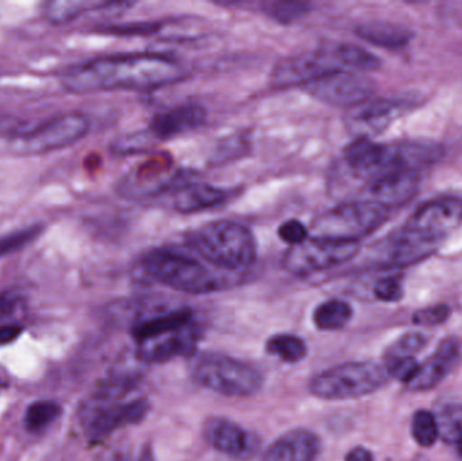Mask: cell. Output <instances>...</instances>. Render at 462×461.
<instances>
[{
  "instance_id": "cell-33",
  "label": "cell",
  "mask_w": 462,
  "mask_h": 461,
  "mask_svg": "<svg viewBox=\"0 0 462 461\" xmlns=\"http://www.w3.org/2000/svg\"><path fill=\"white\" fill-rule=\"evenodd\" d=\"M38 235H40L38 227H29V229L19 230V232L0 238V257L7 256V254L23 248L30 241L34 240Z\"/></svg>"
},
{
  "instance_id": "cell-38",
  "label": "cell",
  "mask_w": 462,
  "mask_h": 461,
  "mask_svg": "<svg viewBox=\"0 0 462 461\" xmlns=\"http://www.w3.org/2000/svg\"><path fill=\"white\" fill-rule=\"evenodd\" d=\"M162 23H134L126 24V26H111L106 27V32L111 34H152V32H159L162 29Z\"/></svg>"
},
{
  "instance_id": "cell-39",
  "label": "cell",
  "mask_w": 462,
  "mask_h": 461,
  "mask_svg": "<svg viewBox=\"0 0 462 461\" xmlns=\"http://www.w3.org/2000/svg\"><path fill=\"white\" fill-rule=\"evenodd\" d=\"M18 303V297L10 294V292H2V294H0V318L13 314Z\"/></svg>"
},
{
  "instance_id": "cell-13",
  "label": "cell",
  "mask_w": 462,
  "mask_h": 461,
  "mask_svg": "<svg viewBox=\"0 0 462 461\" xmlns=\"http://www.w3.org/2000/svg\"><path fill=\"white\" fill-rule=\"evenodd\" d=\"M406 108L407 106L399 100L369 99L349 108L345 122L353 135L369 140V137L385 132Z\"/></svg>"
},
{
  "instance_id": "cell-15",
  "label": "cell",
  "mask_w": 462,
  "mask_h": 461,
  "mask_svg": "<svg viewBox=\"0 0 462 461\" xmlns=\"http://www.w3.org/2000/svg\"><path fill=\"white\" fill-rule=\"evenodd\" d=\"M203 433L216 451L234 459H250L258 449V441L253 435L230 420L210 419L206 422Z\"/></svg>"
},
{
  "instance_id": "cell-19",
  "label": "cell",
  "mask_w": 462,
  "mask_h": 461,
  "mask_svg": "<svg viewBox=\"0 0 462 461\" xmlns=\"http://www.w3.org/2000/svg\"><path fill=\"white\" fill-rule=\"evenodd\" d=\"M319 438L306 429L285 433L268 447L263 461H315L319 455Z\"/></svg>"
},
{
  "instance_id": "cell-14",
  "label": "cell",
  "mask_w": 462,
  "mask_h": 461,
  "mask_svg": "<svg viewBox=\"0 0 462 461\" xmlns=\"http://www.w3.org/2000/svg\"><path fill=\"white\" fill-rule=\"evenodd\" d=\"M89 410L87 432L92 440L106 438L114 430L126 425L137 424L148 413L146 401L135 400L126 403H97Z\"/></svg>"
},
{
  "instance_id": "cell-8",
  "label": "cell",
  "mask_w": 462,
  "mask_h": 461,
  "mask_svg": "<svg viewBox=\"0 0 462 461\" xmlns=\"http://www.w3.org/2000/svg\"><path fill=\"white\" fill-rule=\"evenodd\" d=\"M89 119L83 114L70 113L32 124L26 133L8 140V148L21 156L49 153L68 148L86 137Z\"/></svg>"
},
{
  "instance_id": "cell-43",
  "label": "cell",
  "mask_w": 462,
  "mask_h": 461,
  "mask_svg": "<svg viewBox=\"0 0 462 461\" xmlns=\"http://www.w3.org/2000/svg\"><path fill=\"white\" fill-rule=\"evenodd\" d=\"M137 461H154L153 454H152L151 448H143L138 456Z\"/></svg>"
},
{
  "instance_id": "cell-1",
  "label": "cell",
  "mask_w": 462,
  "mask_h": 461,
  "mask_svg": "<svg viewBox=\"0 0 462 461\" xmlns=\"http://www.w3.org/2000/svg\"><path fill=\"white\" fill-rule=\"evenodd\" d=\"M180 62L164 54H122L100 57L75 65L61 76L62 86L72 94L99 91H151L186 78Z\"/></svg>"
},
{
  "instance_id": "cell-29",
  "label": "cell",
  "mask_w": 462,
  "mask_h": 461,
  "mask_svg": "<svg viewBox=\"0 0 462 461\" xmlns=\"http://www.w3.org/2000/svg\"><path fill=\"white\" fill-rule=\"evenodd\" d=\"M436 419L439 436L448 443H457L462 436V406L447 405Z\"/></svg>"
},
{
  "instance_id": "cell-26",
  "label": "cell",
  "mask_w": 462,
  "mask_h": 461,
  "mask_svg": "<svg viewBox=\"0 0 462 461\" xmlns=\"http://www.w3.org/2000/svg\"><path fill=\"white\" fill-rule=\"evenodd\" d=\"M266 352L285 363H298L307 356V346L300 337L293 335H277L269 338Z\"/></svg>"
},
{
  "instance_id": "cell-6",
  "label": "cell",
  "mask_w": 462,
  "mask_h": 461,
  "mask_svg": "<svg viewBox=\"0 0 462 461\" xmlns=\"http://www.w3.org/2000/svg\"><path fill=\"white\" fill-rule=\"evenodd\" d=\"M388 208L379 203H345L318 217L312 225V237L358 243L387 222Z\"/></svg>"
},
{
  "instance_id": "cell-31",
  "label": "cell",
  "mask_w": 462,
  "mask_h": 461,
  "mask_svg": "<svg viewBox=\"0 0 462 461\" xmlns=\"http://www.w3.org/2000/svg\"><path fill=\"white\" fill-rule=\"evenodd\" d=\"M263 11L266 15L280 23H291L306 15L310 11V5L307 3L299 2H276L266 5Z\"/></svg>"
},
{
  "instance_id": "cell-24",
  "label": "cell",
  "mask_w": 462,
  "mask_h": 461,
  "mask_svg": "<svg viewBox=\"0 0 462 461\" xmlns=\"http://www.w3.org/2000/svg\"><path fill=\"white\" fill-rule=\"evenodd\" d=\"M189 324H192L191 311L187 310V309H180V310L159 314L153 318L143 319L133 327L132 333L135 340L141 341L180 329V327H187Z\"/></svg>"
},
{
  "instance_id": "cell-20",
  "label": "cell",
  "mask_w": 462,
  "mask_h": 461,
  "mask_svg": "<svg viewBox=\"0 0 462 461\" xmlns=\"http://www.w3.org/2000/svg\"><path fill=\"white\" fill-rule=\"evenodd\" d=\"M458 346L455 341H445L436 354L418 368L414 378L407 383L411 392H428L434 389L452 370L457 362Z\"/></svg>"
},
{
  "instance_id": "cell-9",
  "label": "cell",
  "mask_w": 462,
  "mask_h": 461,
  "mask_svg": "<svg viewBox=\"0 0 462 461\" xmlns=\"http://www.w3.org/2000/svg\"><path fill=\"white\" fill-rule=\"evenodd\" d=\"M360 244L309 237L291 246L282 259V267L293 275H310L338 267L358 254Z\"/></svg>"
},
{
  "instance_id": "cell-35",
  "label": "cell",
  "mask_w": 462,
  "mask_h": 461,
  "mask_svg": "<svg viewBox=\"0 0 462 461\" xmlns=\"http://www.w3.org/2000/svg\"><path fill=\"white\" fill-rule=\"evenodd\" d=\"M279 237L288 245H299L309 238V229L298 219H290V221L280 225Z\"/></svg>"
},
{
  "instance_id": "cell-23",
  "label": "cell",
  "mask_w": 462,
  "mask_h": 461,
  "mask_svg": "<svg viewBox=\"0 0 462 461\" xmlns=\"http://www.w3.org/2000/svg\"><path fill=\"white\" fill-rule=\"evenodd\" d=\"M356 34L366 42L387 49H399L406 46L412 34L406 27L388 22H369L356 27Z\"/></svg>"
},
{
  "instance_id": "cell-27",
  "label": "cell",
  "mask_w": 462,
  "mask_h": 461,
  "mask_svg": "<svg viewBox=\"0 0 462 461\" xmlns=\"http://www.w3.org/2000/svg\"><path fill=\"white\" fill-rule=\"evenodd\" d=\"M61 414V408L54 401H38L27 408L24 427L29 432H40Z\"/></svg>"
},
{
  "instance_id": "cell-44",
  "label": "cell",
  "mask_w": 462,
  "mask_h": 461,
  "mask_svg": "<svg viewBox=\"0 0 462 461\" xmlns=\"http://www.w3.org/2000/svg\"><path fill=\"white\" fill-rule=\"evenodd\" d=\"M456 446H457L458 454H460V456L462 457V436L460 438H458L457 443H456Z\"/></svg>"
},
{
  "instance_id": "cell-16",
  "label": "cell",
  "mask_w": 462,
  "mask_h": 461,
  "mask_svg": "<svg viewBox=\"0 0 462 461\" xmlns=\"http://www.w3.org/2000/svg\"><path fill=\"white\" fill-rule=\"evenodd\" d=\"M137 355L145 363H162L194 351L197 329L194 324L180 329L137 341Z\"/></svg>"
},
{
  "instance_id": "cell-11",
  "label": "cell",
  "mask_w": 462,
  "mask_h": 461,
  "mask_svg": "<svg viewBox=\"0 0 462 461\" xmlns=\"http://www.w3.org/2000/svg\"><path fill=\"white\" fill-rule=\"evenodd\" d=\"M462 224V199L456 197L437 198L425 203L412 214L407 229L425 240L439 244Z\"/></svg>"
},
{
  "instance_id": "cell-42",
  "label": "cell",
  "mask_w": 462,
  "mask_h": 461,
  "mask_svg": "<svg viewBox=\"0 0 462 461\" xmlns=\"http://www.w3.org/2000/svg\"><path fill=\"white\" fill-rule=\"evenodd\" d=\"M95 461H126V459L121 452L116 451V449H108V451L100 454Z\"/></svg>"
},
{
  "instance_id": "cell-40",
  "label": "cell",
  "mask_w": 462,
  "mask_h": 461,
  "mask_svg": "<svg viewBox=\"0 0 462 461\" xmlns=\"http://www.w3.org/2000/svg\"><path fill=\"white\" fill-rule=\"evenodd\" d=\"M22 335V327L19 325H2L0 327V346H7V344L15 341Z\"/></svg>"
},
{
  "instance_id": "cell-36",
  "label": "cell",
  "mask_w": 462,
  "mask_h": 461,
  "mask_svg": "<svg viewBox=\"0 0 462 461\" xmlns=\"http://www.w3.org/2000/svg\"><path fill=\"white\" fill-rule=\"evenodd\" d=\"M374 295L383 302H398L403 297V289L399 279H380L374 286Z\"/></svg>"
},
{
  "instance_id": "cell-18",
  "label": "cell",
  "mask_w": 462,
  "mask_h": 461,
  "mask_svg": "<svg viewBox=\"0 0 462 461\" xmlns=\"http://www.w3.org/2000/svg\"><path fill=\"white\" fill-rule=\"evenodd\" d=\"M208 111L197 103H186L157 114L152 119L149 134L154 141L171 140L202 126Z\"/></svg>"
},
{
  "instance_id": "cell-12",
  "label": "cell",
  "mask_w": 462,
  "mask_h": 461,
  "mask_svg": "<svg viewBox=\"0 0 462 461\" xmlns=\"http://www.w3.org/2000/svg\"><path fill=\"white\" fill-rule=\"evenodd\" d=\"M344 159L356 176L369 180H374L393 171L404 170L398 145H379L368 138H357L350 143L345 149Z\"/></svg>"
},
{
  "instance_id": "cell-4",
  "label": "cell",
  "mask_w": 462,
  "mask_h": 461,
  "mask_svg": "<svg viewBox=\"0 0 462 461\" xmlns=\"http://www.w3.org/2000/svg\"><path fill=\"white\" fill-rule=\"evenodd\" d=\"M143 272L184 294H210L222 289V281L202 262L184 252L154 249L143 260Z\"/></svg>"
},
{
  "instance_id": "cell-30",
  "label": "cell",
  "mask_w": 462,
  "mask_h": 461,
  "mask_svg": "<svg viewBox=\"0 0 462 461\" xmlns=\"http://www.w3.org/2000/svg\"><path fill=\"white\" fill-rule=\"evenodd\" d=\"M412 436L422 447H431L439 438L437 419L430 411L420 410L412 419Z\"/></svg>"
},
{
  "instance_id": "cell-5",
  "label": "cell",
  "mask_w": 462,
  "mask_h": 461,
  "mask_svg": "<svg viewBox=\"0 0 462 461\" xmlns=\"http://www.w3.org/2000/svg\"><path fill=\"white\" fill-rule=\"evenodd\" d=\"M388 378L387 370L374 363H345L318 373L310 392L319 400H356L382 389Z\"/></svg>"
},
{
  "instance_id": "cell-17",
  "label": "cell",
  "mask_w": 462,
  "mask_h": 461,
  "mask_svg": "<svg viewBox=\"0 0 462 461\" xmlns=\"http://www.w3.org/2000/svg\"><path fill=\"white\" fill-rule=\"evenodd\" d=\"M420 186L417 171H393L372 180L369 195L372 202L383 207H401L414 199Z\"/></svg>"
},
{
  "instance_id": "cell-37",
  "label": "cell",
  "mask_w": 462,
  "mask_h": 461,
  "mask_svg": "<svg viewBox=\"0 0 462 461\" xmlns=\"http://www.w3.org/2000/svg\"><path fill=\"white\" fill-rule=\"evenodd\" d=\"M450 310L448 306H434V308L425 309V310L418 311L414 316V322L423 327H430V325H439L447 321L449 317Z\"/></svg>"
},
{
  "instance_id": "cell-34",
  "label": "cell",
  "mask_w": 462,
  "mask_h": 461,
  "mask_svg": "<svg viewBox=\"0 0 462 461\" xmlns=\"http://www.w3.org/2000/svg\"><path fill=\"white\" fill-rule=\"evenodd\" d=\"M418 368L420 365L412 357H393V359H387L385 370H387L388 376H393L407 384L414 378Z\"/></svg>"
},
{
  "instance_id": "cell-25",
  "label": "cell",
  "mask_w": 462,
  "mask_h": 461,
  "mask_svg": "<svg viewBox=\"0 0 462 461\" xmlns=\"http://www.w3.org/2000/svg\"><path fill=\"white\" fill-rule=\"evenodd\" d=\"M352 308L344 300H326L314 311V324L320 330H339L352 318Z\"/></svg>"
},
{
  "instance_id": "cell-28",
  "label": "cell",
  "mask_w": 462,
  "mask_h": 461,
  "mask_svg": "<svg viewBox=\"0 0 462 461\" xmlns=\"http://www.w3.org/2000/svg\"><path fill=\"white\" fill-rule=\"evenodd\" d=\"M91 7H97V5L87 2L59 0V2L45 3L42 7V14L43 18L51 23L61 24L73 21Z\"/></svg>"
},
{
  "instance_id": "cell-41",
  "label": "cell",
  "mask_w": 462,
  "mask_h": 461,
  "mask_svg": "<svg viewBox=\"0 0 462 461\" xmlns=\"http://www.w3.org/2000/svg\"><path fill=\"white\" fill-rule=\"evenodd\" d=\"M345 461H374V455L365 448H355L346 455Z\"/></svg>"
},
{
  "instance_id": "cell-7",
  "label": "cell",
  "mask_w": 462,
  "mask_h": 461,
  "mask_svg": "<svg viewBox=\"0 0 462 461\" xmlns=\"http://www.w3.org/2000/svg\"><path fill=\"white\" fill-rule=\"evenodd\" d=\"M200 386L226 397H249L261 389L263 378L252 365L221 354H206L194 365Z\"/></svg>"
},
{
  "instance_id": "cell-2",
  "label": "cell",
  "mask_w": 462,
  "mask_h": 461,
  "mask_svg": "<svg viewBox=\"0 0 462 461\" xmlns=\"http://www.w3.org/2000/svg\"><path fill=\"white\" fill-rule=\"evenodd\" d=\"M382 61L361 46L331 43L303 53L292 54L277 62L272 72L274 88L301 87L337 72H372Z\"/></svg>"
},
{
  "instance_id": "cell-10",
  "label": "cell",
  "mask_w": 462,
  "mask_h": 461,
  "mask_svg": "<svg viewBox=\"0 0 462 461\" xmlns=\"http://www.w3.org/2000/svg\"><path fill=\"white\" fill-rule=\"evenodd\" d=\"M303 89L326 105L353 108L372 99L376 84L357 72H337L307 84Z\"/></svg>"
},
{
  "instance_id": "cell-22",
  "label": "cell",
  "mask_w": 462,
  "mask_h": 461,
  "mask_svg": "<svg viewBox=\"0 0 462 461\" xmlns=\"http://www.w3.org/2000/svg\"><path fill=\"white\" fill-rule=\"evenodd\" d=\"M227 197L226 191L210 184H187L173 197V207L181 214L199 213L222 205Z\"/></svg>"
},
{
  "instance_id": "cell-3",
  "label": "cell",
  "mask_w": 462,
  "mask_h": 461,
  "mask_svg": "<svg viewBox=\"0 0 462 461\" xmlns=\"http://www.w3.org/2000/svg\"><path fill=\"white\" fill-rule=\"evenodd\" d=\"M187 241L200 259L221 270L242 271L257 259L252 232L238 222H210L189 232Z\"/></svg>"
},
{
  "instance_id": "cell-21",
  "label": "cell",
  "mask_w": 462,
  "mask_h": 461,
  "mask_svg": "<svg viewBox=\"0 0 462 461\" xmlns=\"http://www.w3.org/2000/svg\"><path fill=\"white\" fill-rule=\"evenodd\" d=\"M439 244L425 240L417 233L404 227L401 233L388 241V263L395 267H406L430 256Z\"/></svg>"
},
{
  "instance_id": "cell-32",
  "label": "cell",
  "mask_w": 462,
  "mask_h": 461,
  "mask_svg": "<svg viewBox=\"0 0 462 461\" xmlns=\"http://www.w3.org/2000/svg\"><path fill=\"white\" fill-rule=\"evenodd\" d=\"M426 346V338L420 333H409L399 338L393 348L388 352V359L393 357H412V355L417 354L420 349Z\"/></svg>"
}]
</instances>
